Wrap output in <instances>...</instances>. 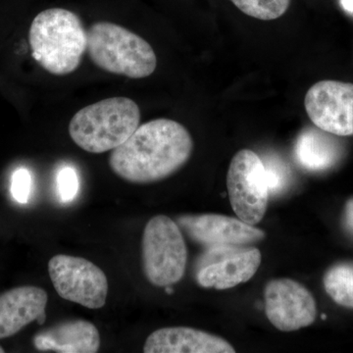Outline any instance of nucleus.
<instances>
[{"label":"nucleus","instance_id":"obj_1","mask_svg":"<svg viewBox=\"0 0 353 353\" xmlns=\"http://www.w3.org/2000/svg\"><path fill=\"white\" fill-rule=\"evenodd\" d=\"M194 141L180 123L155 119L139 125L109 157L111 170L132 183H150L168 178L189 161Z\"/></svg>","mask_w":353,"mask_h":353},{"label":"nucleus","instance_id":"obj_2","mask_svg":"<svg viewBox=\"0 0 353 353\" xmlns=\"http://www.w3.org/2000/svg\"><path fill=\"white\" fill-rule=\"evenodd\" d=\"M32 55L48 73H73L87 51V31L77 14L64 8L41 11L29 32Z\"/></svg>","mask_w":353,"mask_h":353},{"label":"nucleus","instance_id":"obj_3","mask_svg":"<svg viewBox=\"0 0 353 353\" xmlns=\"http://www.w3.org/2000/svg\"><path fill=\"white\" fill-rule=\"evenodd\" d=\"M141 123L138 104L124 97H110L85 106L73 116L69 134L85 152L103 153L124 143Z\"/></svg>","mask_w":353,"mask_h":353},{"label":"nucleus","instance_id":"obj_4","mask_svg":"<svg viewBox=\"0 0 353 353\" xmlns=\"http://www.w3.org/2000/svg\"><path fill=\"white\" fill-rule=\"evenodd\" d=\"M87 52L108 73L143 79L154 73L157 58L145 39L122 26L97 22L87 31Z\"/></svg>","mask_w":353,"mask_h":353},{"label":"nucleus","instance_id":"obj_5","mask_svg":"<svg viewBox=\"0 0 353 353\" xmlns=\"http://www.w3.org/2000/svg\"><path fill=\"white\" fill-rule=\"evenodd\" d=\"M143 273L155 287L180 282L185 273L188 250L180 227L171 218L157 215L148 221L141 241Z\"/></svg>","mask_w":353,"mask_h":353},{"label":"nucleus","instance_id":"obj_6","mask_svg":"<svg viewBox=\"0 0 353 353\" xmlns=\"http://www.w3.org/2000/svg\"><path fill=\"white\" fill-rule=\"evenodd\" d=\"M227 189L238 218L253 226L263 219L270 192L266 169L256 153L241 150L234 154L228 170Z\"/></svg>","mask_w":353,"mask_h":353},{"label":"nucleus","instance_id":"obj_7","mask_svg":"<svg viewBox=\"0 0 353 353\" xmlns=\"http://www.w3.org/2000/svg\"><path fill=\"white\" fill-rule=\"evenodd\" d=\"M48 273L60 297L88 309H99L106 303L108 281L99 267L72 255L58 254L48 262Z\"/></svg>","mask_w":353,"mask_h":353},{"label":"nucleus","instance_id":"obj_8","mask_svg":"<svg viewBox=\"0 0 353 353\" xmlns=\"http://www.w3.org/2000/svg\"><path fill=\"white\" fill-rule=\"evenodd\" d=\"M304 108L315 127L336 137L353 136V85L320 81L309 88Z\"/></svg>","mask_w":353,"mask_h":353},{"label":"nucleus","instance_id":"obj_9","mask_svg":"<svg viewBox=\"0 0 353 353\" xmlns=\"http://www.w3.org/2000/svg\"><path fill=\"white\" fill-rule=\"evenodd\" d=\"M265 313L275 328L294 332L315 321L317 306L312 294L292 279L272 280L264 290Z\"/></svg>","mask_w":353,"mask_h":353},{"label":"nucleus","instance_id":"obj_10","mask_svg":"<svg viewBox=\"0 0 353 353\" xmlns=\"http://www.w3.org/2000/svg\"><path fill=\"white\" fill-rule=\"evenodd\" d=\"M178 224L192 241L209 248L241 246L259 243L265 233L240 218L220 214L183 215Z\"/></svg>","mask_w":353,"mask_h":353},{"label":"nucleus","instance_id":"obj_11","mask_svg":"<svg viewBox=\"0 0 353 353\" xmlns=\"http://www.w3.org/2000/svg\"><path fill=\"white\" fill-rule=\"evenodd\" d=\"M48 296L46 290L25 285L0 294V340L19 333L32 322L43 324Z\"/></svg>","mask_w":353,"mask_h":353},{"label":"nucleus","instance_id":"obj_12","mask_svg":"<svg viewBox=\"0 0 353 353\" xmlns=\"http://www.w3.org/2000/svg\"><path fill=\"white\" fill-rule=\"evenodd\" d=\"M145 353H234L233 345L214 334L190 327H169L146 339Z\"/></svg>","mask_w":353,"mask_h":353},{"label":"nucleus","instance_id":"obj_13","mask_svg":"<svg viewBox=\"0 0 353 353\" xmlns=\"http://www.w3.org/2000/svg\"><path fill=\"white\" fill-rule=\"evenodd\" d=\"M261 259L257 248H234L226 256L223 255L222 259L202 267L196 275L197 284L205 289H232L250 281L259 270Z\"/></svg>","mask_w":353,"mask_h":353},{"label":"nucleus","instance_id":"obj_14","mask_svg":"<svg viewBox=\"0 0 353 353\" xmlns=\"http://www.w3.org/2000/svg\"><path fill=\"white\" fill-rule=\"evenodd\" d=\"M32 341L39 352L95 353L101 347V334L92 323L70 320L39 332Z\"/></svg>","mask_w":353,"mask_h":353},{"label":"nucleus","instance_id":"obj_15","mask_svg":"<svg viewBox=\"0 0 353 353\" xmlns=\"http://www.w3.org/2000/svg\"><path fill=\"white\" fill-rule=\"evenodd\" d=\"M334 134L319 128H307L299 134L294 153L297 162L305 170L324 172L340 162L343 148Z\"/></svg>","mask_w":353,"mask_h":353},{"label":"nucleus","instance_id":"obj_16","mask_svg":"<svg viewBox=\"0 0 353 353\" xmlns=\"http://www.w3.org/2000/svg\"><path fill=\"white\" fill-rule=\"evenodd\" d=\"M323 284L334 303L353 309V262L333 265L325 274Z\"/></svg>","mask_w":353,"mask_h":353},{"label":"nucleus","instance_id":"obj_17","mask_svg":"<svg viewBox=\"0 0 353 353\" xmlns=\"http://www.w3.org/2000/svg\"><path fill=\"white\" fill-rule=\"evenodd\" d=\"M241 12L255 19L271 21L282 17L290 0H231Z\"/></svg>","mask_w":353,"mask_h":353},{"label":"nucleus","instance_id":"obj_18","mask_svg":"<svg viewBox=\"0 0 353 353\" xmlns=\"http://www.w3.org/2000/svg\"><path fill=\"white\" fill-rule=\"evenodd\" d=\"M57 190L60 201L65 203L73 201L76 199L80 190V181L75 168L64 166L58 171Z\"/></svg>","mask_w":353,"mask_h":353},{"label":"nucleus","instance_id":"obj_19","mask_svg":"<svg viewBox=\"0 0 353 353\" xmlns=\"http://www.w3.org/2000/svg\"><path fill=\"white\" fill-rule=\"evenodd\" d=\"M266 169L270 194H279L289 185L290 175L287 167L277 158L270 157L262 160Z\"/></svg>","mask_w":353,"mask_h":353},{"label":"nucleus","instance_id":"obj_20","mask_svg":"<svg viewBox=\"0 0 353 353\" xmlns=\"http://www.w3.org/2000/svg\"><path fill=\"white\" fill-rule=\"evenodd\" d=\"M32 187L31 172L26 168H19L14 172L11 179V194L16 201L27 203L31 196Z\"/></svg>","mask_w":353,"mask_h":353},{"label":"nucleus","instance_id":"obj_21","mask_svg":"<svg viewBox=\"0 0 353 353\" xmlns=\"http://www.w3.org/2000/svg\"><path fill=\"white\" fill-rule=\"evenodd\" d=\"M343 225L345 229L353 234V197L348 199L345 203V210H343Z\"/></svg>","mask_w":353,"mask_h":353},{"label":"nucleus","instance_id":"obj_22","mask_svg":"<svg viewBox=\"0 0 353 353\" xmlns=\"http://www.w3.org/2000/svg\"><path fill=\"white\" fill-rule=\"evenodd\" d=\"M340 2L347 12L353 14V0H340Z\"/></svg>","mask_w":353,"mask_h":353},{"label":"nucleus","instance_id":"obj_23","mask_svg":"<svg viewBox=\"0 0 353 353\" xmlns=\"http://www.w3.org/2000/svg\"><path fill=\"white\" fill-rule=\"evenodd\" d=\"M167 294H173L174 290L171 289L170 285L169 287H165Z\"/></svg>","mask_w":353,"mask_h":353},{"label":"nucleus","instance_id":"obj_24","mask_svg":"<svg viewBox=\"0 0 353 353\" xmlns=\"http://www.w3.org/2000/svg\"><path fill=\"white\" fill-rule=\"evenodd\" d=\"M3 352H4L3 347H2L1 345H0V353H3Z\"/></svg>","mask_w":353,"mask_h":353}]
</instances>
